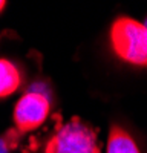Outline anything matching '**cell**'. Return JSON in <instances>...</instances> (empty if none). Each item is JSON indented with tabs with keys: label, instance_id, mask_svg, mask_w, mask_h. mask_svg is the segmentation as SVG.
<instances>
[{
	"label": "cell",
	"instance_id": "7a4b0ae2",
	"mask_svg": "<svg viewBox=\"0 0 147 153\" xmlns=\"http://www.w3.org/2000/svg\"><path fill=\"white\" fill-rule=\"evenodd\" d=\"M43 153H100V146L91 126L72 120L52 133Z\"/></svg>",
	"mask_w": 147,
	"mask_h": 153
},
{
	"label": "cell",
	"instance_id": "277c9868",
	"mask_svg": "<svg viewBox=\"0 0 147 153\" xmlns=\"http://www.w3.org/2000/svg\"><path fill=\"white\" fill-rule=\"evenodd\" d=\"M107 153H141L127 130L114 124L107 136Z\"/></svg>",
	"mask_w": 147,
	"mask_h": 153
},
{
	"label": "cell",
	"instance_id": "3957f363",
	"mask_svg": "<svg viewBox=\"0 0 147 153\" xmlns=\"http://www.w3.org/2000/svg\"><path fill=\"white\" fill-rule=\"evenodd\" d=\"M49 98L39 91L26 92L14 107V124L20 133H28L40 127L49 115Z\"/></svg>",
	"mask_w": 147,
	"mask_h": 153
},
{
	"label": "cell",
	"instance_id": "5b68a950",
	"mask_svg": "<svg viewBox=\"0 0 147 153\" xmlns=\"http://www.w3.org/2000/svg\"><path fill=\"white\" fill-rule=\"evenodd\" d=\"M22 84L20 71L9 60L0 58V98L14 94Z\"/></svg>",
	"mask_w": 147,
	"mask_h": 153
},
{
	"label": "cell",
	"instance_id": "6da1fadb",
	"mask_svg": "<svg viewBox=\"0 0 147 153\" xmlns=\"http://www.w3.org/2000/svg\"><path fill=\"white\" fill-rule=\"evenodd\" d=\"M109 40L120 60L132 66L147 68V28L144 23L121 16L110 26Z\"/></svg>",
	"mask_w": 147,
	"mask_h": 153
},
{
	"label": "cell",
	"instance_id": "8992f818",
	"mask_svg": "<svg viewBox=\"0 0 147 153\" xmlns=\"http://www.w3.org/2000/svg\"><path fill=\"white\" fill-rule=\"evenodd\" d=\"M5 5H6V2H3V0H0V12H2V11L5 9Z\"/></svg>",
	"mask_w": 147,
	"mask_h": 153
},
{
	"label": "cell",
	"instance_id": "52a82bcc",
	"mask_svg": "<svg viewBox=\"0 0 147 153\" xmlns=\"http://www.w3.org/2000/svg\"><path fill=\"white\" fill-rule=\"evenodd\" d=\"M144 26L147 28V19H146V22H144Z\"/></svg>",
	"mask_w": 147,
	"mask_h": 153
}]
</instances>
